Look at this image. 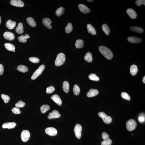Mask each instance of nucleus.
Listing matches in <instances>:
<instances>
[{
  "mask_svg": "<svg viewBox=\"0 0 145 145\" xmlns=\"http://www.w3.org/2000/svg\"><path fill=\"white\" fill-rule=\"evenodd\" d=\"M99 50L102 54L108 60L113 58V53L109 48L104 46H101L99 47Z\"/></svg>",
  "mask_w": 145,
  "mask_h": 145,
  "instance_id": "f257e3e1",
  "label": "nucleus"
},
{
  "mask_svg": "<svg viewBox=\"0 0 145 145\" xmlns=\"http://www.w3.org/2000/svg\"><path fill=\"white\" fill-rule=\"evenodd\" d=\"M66 60V57L64 53H61L57 55L55 62V65L57 66L62 65Z\"/></svg>",
  "mask_w": 145,
  "mask_h": 145,
  "instance_id": "f03ea898",
  "label": "nucleus"
},
{
  "mask_svg": "<svg viewBox=\"0 0 145 145\" xmlns=\"http://www.w3.org/2000/svg\"><path fill=\"white\" fill-rule=\"evenodd\" d=\"M137 125L136 122L133 119L129 120L126 123V128L129 131H133L135 129Z\"/></svg>",
  "mask_w": 145,
  "mask_h": 145,
  "instance_id": "7ed1b4c3",
  "label": "nucleus"
},
{
  "mask_svg": "<svg viewBox=\"0 0 145 145\" xmlns=\"http://www.w3.org/2000/svg\"><path fill=\"white\" fill-rule=\"evenodd\" d=\"M98 115L100 118L103 119V122L106 124H109L112 121V119L111 117L109 116H107L104 112H100L98 113Z\"/></svg>",
  "mask_w": 145,
  "mask_h": 145,
  "instance_id": "20e7f679",
  "label": "nucleus"
},
{
  "mask_svg": "<svg viewBox=\"0 0 145 145\" xmlns=\"http://www.w3.org/2000/svg\"><path fill=\"white\" fill-rule=\"evenodd\" d=\"M44 68L45 66L43 65H41L39 67V68L37 69L31 76V79L33 80H34L36 79L42 73L44 69Z\"/></svg>",
  "mask_w": 145,
  "mask_h": 145,
  "instance_id": "39448f33",
  "label": "nucleus"
},
{
  "mask_svg": "<svg viewBox=\"0 0 145 145\" xmlns=\"http://www.w3.org/2000/svg\"><path fill=\"white\" fill-rule=\"evenodd\" d=\"M82 127L80 124H77L75 126L74 129L76 137L78 139H80L81 135V131Z\"/></svg>",
  "mask_w": 145,
  "mask_h": 145,
  "instance_id": "423d86ee",
  "label": "nucleus"
},
{
  "mask_svg": "<svg viewBox=\"0 0 145 145\" xmlns=\"http://www.w3.org/2000/svg\"><path fill=\"white\" fill-rule=\"evenodd\" d=\"M30 133L28 130H25L22 131L21 134L22 140L24 142H26L29 140L30 137Z\"/></svg>",
  "mask_w": 145,
  "mask_h": 145,
  "instance_id": "0eeeda50",
  "label": "nucleus"
},
{
  "mask_svg": "<svg viewBox=\"0 0 145 145\" xmlns=\"http://www.w3.org/2000/svg\"><path fill=\"white\" fill-rule=\"evenodd\" d=\"M45 132L46 134L51 136H55L57 134V130L52 127L46 128L45 129Z\"/></svg>",
  "mask_w": 145,
  "mask_h": 145,
  "instance_id": "6e6552de",
  "label": "nucleus"
},
{
  "mask_svg": "<svg viewBox=\"0 0 145 145\" xmlns=\"http://www.w3.org/2000/svg\"><path fill=\"white\" fill-rule=\"evenodd\" d=\"M128 42L132 43H139L142 41V40L141 38L134 36L128 37L127 38Z\"/></svg>",
  "mask_w": 145,
  "mask_h": 145,
  "instance_id": "1a4fd4ad",
  "label": "nucleus"
},
{
  "mask_svg": "<svg viewBox=\"0 0 145 145\" xmlns=\"http://www.w3.org/2000/svg\"><path fill=\"white\" fill-rule=\"evenodd\" d=\"M61 116V115L59 114L58 111L56 110H53L52 113H50L48 118L49 119H52L56 118H58Z\"/></svg>",
  "mask_w": 145,
  "mask_h": 145,
  "instance_id": "9d476101",
  "label": "nucleus"
},
{
  "mask_svg": "<svg viewBox=\"0 0 145 145\" xmlns=\"http://www.w3.org/2000/svg\"><path fill=\"white\" fill-rule=\"evenodd\" d=\"M10 3L11 5L16 7H22L24 6L23 2L20 0H11Z\"/></svg>",
  "mask_w": 145,
  "mask_h": 145,
  "instance_id": "9b49d317",
  "label": "nucleus"
},
{
  "mask_svg": "<svg viewBox=\"0 0 145 145\" xmlns=\"http://www.w3.org/2000/svg\"><path fill=\"white\" fill-rule=\"evenodd\" d=\"M78 8L81 12L83 14H88L91 11L90 9L84 5L79 4Z\"/></svg>",
  "mask_w": 145,
  "mask_h": 145,
  "instance_id": "f8f14e48",
  "label": "nucleus"
},
{
  "mask_svg": "<svg viewBox=\"0 0 145 145\" xmlns=\"http://www.w3.org/2000/svg\"><path fill=\"white\" fill-rule=\"evenodd\" d=\"M4 38L7 40L12 41L15 39V37L13 33L10 32H6L3 34Z\"/></svg>",
  "mask_w": 145,
  "mask_h": 145,
  "instance_id": "ddd939ff",
  "label": "nucleus"
},
{
  "mask_svg": "<svg viewBox=\"0 0 145 145\" xmlns=\"http://www.w3.org/2000/svg\"><path fill=\"white\" fill-rule=\"evenodd\" d=\"M51 99L57 105L61 106L62 103V100L60 97L57 94H55L51 97Z\"/></svg>",
  "mask_w": 145,
  "mask_h": 145,
  "instance_id": "4468645a",
  "label": "nucleus"
},
{
  "mask_svg": "<svg viewBox=\"0 0 145 145\" xmlns=\"http://www.w3.org/2000/svg\"><path fill=\"white\" fill-rule=\"evenodd\" d=\"M16 125V123L14 122H9L4 123L2 126L4 129L7 128L8 129H11L14 128Z\"/></svg>",
  "mask_w": 145,
  "mask_h": 145,
  "instance_id": "2eb2a0df",
  "label": "nucleus"
},
{
  "mask_svg": "<svg viewBox=\"0 0 145 145\" xmlns=\"http://www.w3.org/2000/svg\"><path fill=\"white\" fill-rule=\"evenodd\" d=\"M42 23L43 25L48 28L51 29L52 27L51 24L52 23L51 20L48 18H44L42 20Z\"/></svg>",
  "mask_w": 145,
  "mask_h": 145,
  "instance_id": "dca6fc26",
  "label": "nucleus"
},
{
  "mask_svg": "<svg viewBox=\"0 0 145 145\" xmlns=\"http://www.w3.org/2000/svg\"><path fill=\"white\" fill-rule=\"evenodd\" d=\"M99 92L96 89H91L87 93V95L88 97H92L95 96L98 94Z\"/></svg>",
  "mask_w": 145,
  "mask_h": 145,
  "instance_id": "f3484780",
  "label": "nucleus"
},
{
  "mask_svg": "<svg viewBox=\"0 0 145 145\" xmlns=\"http://www.w3.org/2000/svg\"><path fill=\"white\" fill-rule=\"evenodd\" d=\"M127 13L130 17L132 19H135L137 16V14L135 11L131 8H129L127 10Z\"/></svg>",
  "mask_w": 145,
  "mask_h": 145,
  "instance_id": "a211bd4d",
  "label": "nucleus"
},
{
  "mask_svg": "<svg viewBox=\"0 0 145 145\" xmlns=\"http://www.w3.org/2000/svg\"><path fill=\"white\" fill-rule=\"evenodd\" d=\"M16 23L15 21L13 22L11 20H8L6 24L7 27L9 29H12L15 27Z\"/></svg>",
  "mask_w": 145,
  "mask_h": 145,
  "instance_id": "6ab92c4d",
  "label": "nucleus"
},
{
  "mask_svg": "<svg viewBox=\"0 0 145 145\" xmlns=\"http://www.w3.org/2000/svg\"><path fill=\"white\" fill-rule=\"evenodd\" d=\"M87 28L88 32L92 35H95L96 34V31L95 28L90 24H87Z\"/></svg>",
  "mask_w": 145,
  "mask_h": 145,
  "instance_id": "aec40b11",
  "label": "nucleus"
},
{
  "mask_svg": "<svg viewBox=\"0 0 145 145\" xmlns=\"http://www.w3.org/2000/svg\"><path fill=\"white\" fill-rule=\"evenodd\" d=\"M30 38L28 34H26L25 36L21 35L20 37H18V39L19 41L20 42L25 43L27 42V39Z\"/></svg>",
  "mask_w": 145,
  "mask_h": 145,
  "instance_id": "412c9836",
  "label": "nucleus"
},
{
  "mask_svg": "<svg viewBox=\"0 0 145 145\" xmlns=\"http://www.w3.org/2000/svg\"><path fill=\"white\" fill-rule=\"evenodd\" d=\"M130 29L131 31L135 33H141L144 31V29L139 27H131L130 28Z\"/></svg>",
  "mask_w": 145,
  "mask_h": 145,
  "instance_id": "4be33fe9",
  "label": "nucleus"
},
{
  "mask_svg": "<svg viewBox=\"0 0 145 145\" xmlns=\"http://www.w3.org/2000/svg\"><path fill=\"white\" fill-rule=\"evenodd\" d=\"M130 71L132 75L134 76L136 75L138 71V68L136 65H132L130 68Z\"/></svg>",
  "mask_w": 145,
  "mask_h": 145,
  "instance_id": "5701e85b",
  "label": "nucleus"
},
{
  "mask_svg": "<svg viewBox=\"0 0 145 145\" xmlns=\"http://www.w3.org/2000/svg\"><path fill=\"white\" fill-rule=\"evenodd\" d=\"M17 69L18 71L23 73H25L28 70V69L27 66L22 65H20L18 66L17 68Z\"/></svg>",
  "mask_w": 145,
  "mask_h": 145,
  "instance_id": "b1692460",
  "label": "nucleus"
},
{
  "mask_svg": "<svg viewBox=\"0 0 145 145\" xmlns=\"http://www.w3.org/2000/svg\"><path fill=\"white\" fill-rule=\"evenodd\" d=\"M27 21L29 25L31 26L34 27L36 26V22L32 17H29L27 19Z\"/></svg>",
  "mask_w": 145,
  "mask_h": 145,
  "instance_id": "393cba45",
  "label": "nucleus"
},
{
  "mask_svg": "<svg viewBox=\"0 0 145 145\" xmlns=\"http://www.w3.org/2000/svg\"><path fill=\"white\" fill-rule=\"evenodd\" d=\"M23 28V24L21 22L19 23L18 26L16 29V31L17 33L19 34L23 33L24 32Z\"/></svg>",
  "mask_w": 145,
  "mask_h": 145,
  "instance_id": "a878e982",
  "label": "nucleus"
},
{
  "mask_svg": "<svg viewBox=\"0 0 145 145\" xmlns=\"http://www.w3.org/2000/svg\"><path fill=\"white\" fill-rule=\"evenodd\" d=\"M63 88L65 92L67 93L69 92V85L68 82L65 81L63 82Z\"/></svg>",
  "mask_w": 145,
  "mask_h": 145,
  "instance_id": "bb28decb",
  "label": "nucleus"
},
{
  "mask_svg": "<svg viewBox=\"0 0 145 145\" xmlns=\"http://www.w3.org/2000/svg\"><path fill=\"white\" fill-rule=\"evenodd\" d=\"M5 48L9 51H13L15 49V47L13 45L10 43H6L5 44Z\"/></svg>",
  "mask_w": 145,
  "mask_h": 145,
  "instance_id": "cd10ccee",
  "label": "nucleus"
},
{
  "mask_svg": "<svg viewBox=\"0 0 145 145\" xmlns=\"http://www.w3.org/2000/svg\"><path fill=\"white\" fill-rule=\"evenodd\" d=\"M84 45V42L82 40L78 39L76 41L75 43V46L77 48H82Z\"/></svg>",
  "mask_w": 145,
  "mask_h": 145,
  "instance_id": "c85d7f7f",
  "label": "nucleus"
},
{
  "mask_svg": "<svg viewBox=\"0 0 145 145\" xmlns=\"http://www.w3.org/2000/svg\"><path fill=\"white\" fill-rule=\"evenodd\" d=\"M102 28L104 32H105V34L107 36H108L110 32V30L107 24H104L102 25Z\"/></svg>",
  "mask_w": 145,
  "mask_h": 145,
  "instance_id": "c756f323",
  "label": "nucleus"
},
{
  "mask_svg": "<svg viewBox=\"0 0 145 145\" xmlns=\"http://www.w3.org/2000/svg\"><path fill=\"white\" fill-rule=\"evenodd\" d=\"M64 11L65 9L64 7H61L57 9L56 11L55 14L57 16H60L64 14Z\"/></svg>",
  "mask_w": 145,
  "mask_h": 145,
  "instance_id": "7c9ffc66",
  "label": "nucleus"
},
{
  "mask_svg": "<svg viewBox=\"0 0 145 145\" xmlns=\"http://www.w3.org/2000/svg\"><path fill=\"white\" fill-rule=\"evenodd\" d=\"M84 59L87 62H91L92 61V57L91 53L89 52L86 53L84 57Z\"/></svg>",
  "mask_w": 145,
  "mask_h": 145,
  "instance_id": "2f4dec72",
  "label": "nucleus"
},
{
  "mask_svg": "<svg viewBox=\"0 0 145 145\" xmlns=\"http://www.w3.org/2000/svg\"><path fill=\"white\" fill-rule=\"evenodd\" d=\"M73 30V27L72 24L70 23H68L65 29V31L67 33H69L72 32Z\"/></svg>",
  "mask_w": 145,
  "mask_h": 145,
  "instance_id": "473e14b6",
  "label": "nucleus"
},
{
  "mask_svg": "<svg viewBox=\"0 0 145 145\" xmlns=\"http://www.w3.org/2000/svg\"><path fill=\"white\" fill-rule=\"evenodd\" d=\"M50 108L49 106L47 105H42L40 107L41 112L44 113L49 110Z\"/></svg>",
  "mask_w": 145,
  "mask_h": 145,
  "instance_id": "72a5a7b5",
  "label": "nucleus"
},
{
  "mask_svg": "<svg viewBox=\"0 0 145 145\" xmlns=\"http://www.w3.org/2000/svg\"><path fill=\"white\" fill-rule=\"evenodd\" d=\"M73 92L74 94L75 95L77 96L78 95L80 92V89L79 87L77 85H75L73 88Z\"/></svg>",
  "mask_w": 145,
  "mask_h": 145,
  "instance_id": "f704fd0d",
  "label": "nucleus"
},
{
  "mask_svg": "<svg viewBox=\"0 0 145 145\" xmlns=\"http://www.w3.org/2000/svg\"><path fill=\"white\" fill-rule=\"evenodd\" d=\"M89 78L91 80L93 81H98L99 80V77L97 76L95 74H91L89 76Z\"/></svg>",
  "mask_w": 145,
  "mask_h": 145,
  "instance_id": "c9c22d12",
  "label": "nucleus"
},
{
  "mask_svg": "<svg viewBox=\"0 0 145 145\" xmlns=\"http://www.w3.org/2000/svg\"><path fill=\"white\" fill-rule=\"evenodd\" d=\"M112 143V141L109 138L104 140L101 142V145H111Z\"/></svg>",
  "mask_w": 145,
  "mask_h": 145,
  "instance_id": "e433bc0d",
  "label": "nucleus"
},
{
  "mask_svg": "<svg viewBox=\"0 0 145 145\" xmlns=\"http://www.w3.org/2000/svg\"><path fill=\"white\" fill-rule=\"evenodd\" d=\"M1 97L5 103H8L10 99V97L5 94H2Z\"/></svg>",
  "mask_w": 145,
  "mask_h": 145,
  "instance_id": "4c0bfd02",
  "label": "nucleus"
},
{
  "mask_svg": "<svg viewBox=\"0 0 145 145\" xmlns=\"http://www.w3.org/2000/svg\"><path fill=\"white\" fill-rule=\"evenodd\" d=\"M29 60L31 62L37 64L40 62V60L38 58L35 57H31L29 58Z\"/></svg>",
  "mask_w": 145,
  "mask_h": 145,
  "instance_id": "58836bf2",
  "label": "nucleus"
},
{
  "mask_svg": "<svg viewBox=\"0 0 145 145\" xmlns=\"http://www.w3.org/2000/svg\"><path fill=\"white\" fill-rule=\"evenodd\" d=\"M121 96L124 99L129 100V101L130 99V97L127 93L124 92H122L121 94Z\"/></svg>",
  "mask_w": 145,
  "mask_h": 145,
  "instance_id": "ea45409f",
  "label": "nucleus"
},
{
  "mask_svg": "<svg viewBox=\"0 0 145 145\" xmlns=\"http://www.w3.org/2000/svg\"><path fill=\"white\" fill-rule=\"evenodd\" d=\"M55 87L52 86H50L46 88V93L47 94H51L55 91Z\"/></svg>",
  "mask_w": 145,
  "mask_h": 145,
  "instance_id": "a19ab883",
  "label": "nucleus"
},
{
  "mask_svg": "<svg viewBox=\"0 0 145 145\" xmlns=\"http://www.w3.org/2000/svg\"><path fill=\"white\" fill-rule=\"evenodd\" d=\"M25 105V103L24 102L21 101H18L15 104V107H16L21 108L23 107Z\"/></svg>",
  "mask_w": 145,
  "mask_h": 145,
  "instance_id": "79ce46f5",
  "label": "nucleus"
},
{
  "mask_svg": "<svg viewBox=\"0 0 145 145\" xmlns=\"http://www.w3.org/2000/svg\"><path fill=\"white\" fill-rule=\"evenodd\" d=\"M136 4L137 6H140L141 5L143 4L145 5V0H137L135 1Z\"/></svg>",
  "mask_w": 145,
  "mask_h": 145,
  "instance_id": "37998d69",
  "label": "nucleus"
},
{
  "mask_svg": "<svg viewBox=\"0 0 145 145\" xmlns=\"http://www.w3.org/2000/svg\"><path fill=\"white\" fill-rule=\"evenodd\" d=\"M12 112L15 114H19L21 113V111L18 108L15 107L13 108L12 110Z\"/></svg>",
  "mask_w": 145,
  "mask_h": 145,
  "instance_id": "c03bdc74",
  "label": "nucleus"
},
{
  "mask_svg": "<svg viewBox=\"0 0 145 145\" xmlns=\"http://www.w3.org/2000/svg\"><path fill=\"white\" fill-rule=\"evenodd\" d=\"M102 137L103 140L109 138L108 135L105 132H103L102 133Z\"/></svg>",
  "mask_w": 145,
  "mask_h": 145,
  "instance_id": "a18cd8bd",
  "label": "nucleus"
},
{
  "mask_svg": "<svg viewBox=\"0 0 145 145\" xmlns=\"http://www.w3.org/2000/svg\"><path fill=\"white\" fill-rule=\"evenodd\" d=\"M4 72V67L2 65L0 64V75H2Z\"/></svg>",
  "mask_w": 145,
  "mask_h": 145,
  "instance_id": "49530a36",
  "label": "nucleus"
},
{
  "mask_svg": "<svg viewBox=\"0 0 145 145\" xmlns=\"http://www.w3.org/2000/svg\"><path fill=\"white\" fill-rule=\"evenodd\" d=\"M139 120L140 122H144L145 120V118L144 117L142 116H140L139 118Z\"/></svg>",
  "mask_w": 145,
  "mask_h": 145,
  "instance_id": "de8ad7c7",
  "label": "nucleus"
},
{
  "mask_svg": "<svg viewBox=\"0 0 145 145\" xmlns=\"http://www.w3.org/2000/svg\"><path fill=\"white\" fill-rule=\"evenodd\" d=\"M143 82L144 83H145V76L144 78H143Z\"/></svg>",
  "mask_w": 145,
  "mask_h": 145,
  "instance_id": "09e8293b",
  "label": "nucleus"
},
{
  "mask_svg": "<svg viewBox=\"0 0 145 145\" xmlns=\"http://www.w3.org/2000/svg\"><path fill=\"white\" fill-rule=\"evenodd\" d=\"M87 1L88 2H92L94 1V0H87Z\"/></svg>",
  "mask_w": 145,
  "mask_h": 145,
  "instance_id": "8fccbe9b",
  "label": "nucleus"
},
{
  "mask_svg": "<svg viewBox=\"0 0 145 145\" xmlns=\"http://www.w3.org/2000/svg\"><path fill=\"white\" fill-rule=\"evenodd\" d=\"M1 23V17L0 16V24Z\"/></svg>",
  "mask_w": 145,
  "mask_h": 145,
  "instance_id": "3c124183",
  "label": "nucleus"
},
{
  "mask_svg": "<svg viewBox=\"0 0 145 145\" xmlns=\"http://www.w3.org/2000/svg\"><path fill=\"white\" fill-rule=\"evenodd\" d=\"M14 52H15V50H14L13 51Z\"/></svg>",
  "mask_w": 145,
  "mask_h": 145,
  "instance_id": "603ef678",
  "label": "nucleus"
},
{
  "mask_svg": "<svg viewBox=\"0 0 145 145\" xmlns=\"http://www.w3.org/2000/svg\"><path fill=\"white\" fill-rule=\"evenodd\" d=\"M23 29H24V28L23 27Z\"/></svg>",
  "mask_w": 145,
  "mask_h": 145,
  "instance_id": "864d4df0",
  "label": "nucleus"
}]
</instances>
